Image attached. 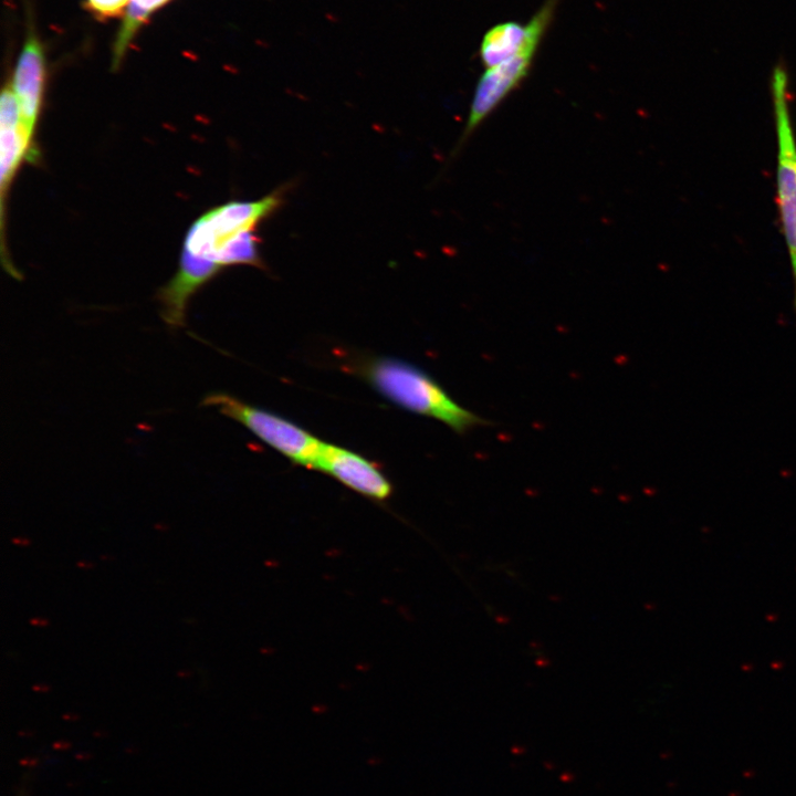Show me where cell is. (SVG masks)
Returning <instances> with one entry per match:
<instances>
[{
  "label": "cell",
  "mask_w": 796,
  "mask_h": 796,
  "mask_svg": "<svg viewBox=\"0 0 796 796\" xmlns=\"http://www.w3.org/2000/svg\"><path fill=\"white\" fill-rule=\"evenodd\" d=\"M280 201L275 193L255 201H230L211 208L192 222L177 272L156 294L160 317L170 329L185 326L190 300L222 269L261 265L254 231Z\"/></svg>",
  "instance_id": "cell-1"
},
{
  "label": "cell",
  "mask_w": 796,
  "mask_h": 796,
  "mask_svg": "<svg viewBox=\"0 0 796 796\" xmlns=\"http://www.w3.org/2000/svg\"><path fill=\"white\" fill-rule=\"evenodd\" d=\"M357 371L380 395L421 416L437 419L463 433L485 421L457 404L444 389L418 367L390 357L363 360Z\"/></svg>",
  "instance_id": "cell-2"
},
{
  "label": "cell",
  "mask_w": 796,
  "mask_h": 796,
  "mask_svg": "<svg viewBox=\"0 0 796 796\" xmlns=\"http://www.w3.org/2000/svg\"><path fill=\"white\" fill-rule=\"evenodd\" d=\"M771 92L777 136V206L790 260L796 311V138L789 107L788 73L781 63L773 69Z\"/></svg>",
  "instance_id": "cell-3"
},
{
  "label": "cell",
  "mask_w": 796,
  "mask_h": 796,
  "mask_svg": "<svg viewBox=\"0 0 796 796\" xmlns=\"http://www.w3.org/2000/svg\"><path fill=\"white\" fill-rule=\"evenodd\" d=\"M201 405L235 420L268 446L308 469L323 442L295 423L223 391L207 394Z\"/></svg>",
  "instance_id": "cell-4"
},
{
  "label": "cell",
  "mask_w": 796,
  "mask_h": 796,
  "mask_svg": "<svg viewBox=\"0 0 796 796\" xmlns=\"http://www.w3.org/2000/svg\"><path fill=\"white\" fill-rule=\"evenodd\" d=\"M559 1L546 0L528 21V35L521 51L510 60L486 69L481 75L474 91L463 139L527 76Z\"/></svg>",
  "instance_id": "cell-5"
},
{
  "label": "cell",
  "mask_w": 796,
  "mask_h": 796,
  "mask_svg": "<svg viewBox=\"0 0 796 796\" xmlns=\"http://www.w3.org/2000/svg\"><path fill=\"white\" fill-rule=\"evenodd\" d=\"M28 18L24 42L10 82L23 132L35 145L36 126L44 102L46 69L44 46L31 17Z\"/></svg>",
  "instance_id": "cell-6"
},
{
  "label": "cell",
  "mask_w": 796,
  "mask_h": 796,
  "mask_svg": "<svg viewBox=\"0 0 796 796\" xmlns=\"http://www.w3.org/2000/svg\"><path fill=\"white\" fill-rule=\"evenodd\" d=\"M35 145L25 136L21 126L17 101L10 78L2 87L0 97V198H1V256L10 274L17 271L9 260L4 235L6 199L11 184L24 160L35 158Z\"/></svg>",
  "instance_id": "cell-7"
},
{
  "label": "cell",
  "mask_w": 796,
  "mask_h": 796,
  "mask_svg": "<svg viewBox=\"0 0 796 796\" xmlns=\"http://www.w3.org/2000/svg\"><path fill=\"white\" fill-rule=\"evenodd\" d=\"M311 469L333 476L373 501L384 502L392 493L391 483L373 462L338 446L322 442Z\"/></svg>",
  "instance_id": "cell-8"
},
{
  "label": "cell",
  "mask_w": 796,
  "mask_h": 796,
  "mask_svg": "<svg viewBox=\"0 0 796 796\" xmlns=\"http://www.w3.org/2000/svg\"><path fill=\"white\" fill-rule=\"evenodd\" d=\"M528 24L515 21L499 23L486 31L480 45V59L486 69L516 55L526 42Z\"/></svg>",
  "instance_id": "cell-9"
},
{
  "label": "cell",
  "mask_w": 796,
  "mask_h": 796,
  "mask_svg": "<svg viewBox=\"0 0 796 796\" xmlns=\"http://www.w3.org/2000/svg\"><path fill=\"white\" fill-rule=\"evenodd\" d=\"M170 0H129L113 45L112 69L117 70L139 29Z\"/></svg>",
  "instance_id": "cell-10"
},
{
  "label": "cell",
  "mask_w": 796,
  "mask_h": 796,
  "mask_svg": "<svg viewBox=\"0 0 796 796\" xmlns=\"http://www.w3.org/2000/svg\"><path fill=\"white\" fill-rule=\"evenodd\" d=\"M129 0H84L85 8L98 20L124 15Z\"/></svg>",
  "instance_id": "cell-11"
}]
</instances>
